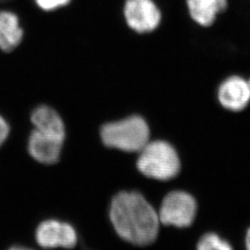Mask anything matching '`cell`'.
<instances>
[{
	"mask_svg": "<svg viewBox=\"0 0 250 250\" xmlns=\"http://www.w3.org/2000/svg\"><path fill=\"white\" fill-rule=\"evenodd\" d=\"M191 18L201 26L214 23L217 16L228 7V0H187Z\"/></svg>",
	"mask_w": 250,
	"mask_h": 250,
	"instance_id": "9c48e42d",
	"label": "cell"
},
{
	"mask_svg": "<svg viewBox=\"0 0 250 250\" xmlns=\"http://www.w3.org/2000/svg\"><path fill=\"white\" fill-rule=\"evenodd\" d=\"M125 16L128 25L138 33L151 32L161 21V12L152 0H127Z\"/></svg>",
	"mask_w": 250,
	"mask_h": 250,
	"instance_id": "8992f818",
	"label": "cell"
},
{
	"mask_svg": "<svg viewBox=\"0 0 250 250\" xmlns=\"http://www.w3.org/2000/svg\"><path fill=\"white\" fill-rule=\"evenodd\" d=\"M139 171L148 178L169 181L176 177L181 170V161L174 147L165 141L148 142L139 152Z\"/></svg>",
	"mask_w": 250,
	"mask_h": 250,
	"instance_id": "3957f363",
	"label": "cell"
},
{
	"mask_svg": "<svg viewBox=\"0 0 250 250\" xmlns=\"http://www.w3.org/2000/svg\"><path fill=\"white\" fill-rule=\"evenodd\" d=\"M197 250H234L232 244L217 232H206L197 242Z\"/></svg>",
	"mask_w": 250,
	"mask_h": 250,
	"instance_id": "7c38bea8",
	"label": "cell"
},
{
	"mask_svg": "<svg viewBox=\"0 0 250 250\" xmlns=\"http://www.w3.org/2000/svg\"><path fill=\"white\" fill-rule=\"evenodd\" d=\"M9 134V126L5 119L0 116V146L6 141Z\"/></svg>",
	"mask_w": 250,
	"mask_h": 250,
	"instance_id": "5bb4252c",
	"label": "cell"
},
{
	"mask_svg": "<svg viewBox=\"0 0 250 250\" xmlns=\"http://www.w3.org/2000/svg\"><path fill=\"white\" fill-rule=\"evenodd\" d=\"M37 244L44 249H72L77 244V233L71 224L58 220H46L36 232Z\"/></svg>",
	"mask_w": 250,
	"mask_h": 250,
	"instance_id": "5b68a950",
	"label": "cell"
},
{
	"mask_svg": "<svg viewBox=\"0 0 250 250\" xmlns=\"http://www.w3.org/2000/svg\"><path fill=\"white\" fill-rule=\"evenodd\" d=\"M31 120L37 131L64 140L65 125L62 117L52 107L47 106L36 107L32 113Z\"/></svg>",
	"mask_w": 250,
	"mask_h": 250,
	"instance_id": "30bf717a",
	"label": "cell"
},
{
	"mask_svg": "<svg viewBox=\"0 0 250 250\" xmlns=\"http://www.w3.org/2000/svg\"><path fill=\"white\" fill-rule=\"evenodd\" d=\"M217 98L224 109L240 112L250 103V90L248 80L239 75H231L224 79L217 91Z\"/></svg>",
	"mask_w": 250,
	"mask_h": 250,
	"instance_id": "52a82bcc",
	"label": "cell"
},
{
	"mask_svg": "<svg viewBox=\"0 0 250 250\" xmlns=\"http://www.w3.org/2000/svg\"><path fill=\"white\" fill-rule=\"evenodd\" d=\"M248 84H249V87H250V78L249 79V80H248Z\"/></svg>",
	"mask_w": 250,
	"mask_h": 250,
	"instance_id": "e0dca14e",
	"label": "cell"
},
{
	"mask_svg": "<svg viewBox=\"0 0 250 250\" xmlns=\"http://www.w3.org/2000/svg\"><path fill=\"white\" fill-rule=\"evenodd\" d=\"M36 2L41 9L52 10L67 5L70 0H36Z\"/></svg>",
	"mask_w": 250,
	"mask_h": 250,
	"instance_id": "4fadbf2b",
	"label": "cell"
},
{
	"mask_svg": "<svg viewBox=\"0 0 250 250\" xmlns=\"http://www.w3.org/2000/svg\"><path fill=\"white\" fill-rule=\"evenodd\" d=\"M197 203L186 191H172L166 195L158 212L161 224L177 228H188L196 220Z\"/></svg>",
	"mask_w": 250,
	"mask_h": 250,
	"instance_id": "277c9868",
	"label": "cell"
},
{
	"mask_svg": "<svg viewBox=\"0 0 250 250\" xmlns=\"http://www.w3.org/2000/svg\"><path fill=\"white\" fill-rule=\"evenodd\" d=\"M244 243H245V250H250V226L248 228L246 234H245Z\"/></svg>",
	"mask_w": 250,
	"mask_h": 250,
	"instance_id": "9a60e30c",
	"label": "cell"
},
{
	"mask_svg": "<svg viewBox=\"0 0 250 250\" xmlns=\"http://www.w3.org/2000/svg\"><path fill=\"white\" fill-rule=\"evenodd\" d=\"M23 37L19 18L10 11H0V50L10 52L15 49Z\"/></svg>",
	"mask_w": 250,
	"mask_h": 250,
	"instance_id": "8fae6325",
	"label": "cell"
},
{
	"mask_svg": "<svg viewBox=\"0 0 250 250\" xmlns=\"http://www.w3.org/2000/svg\"><path fill=\"white\" fill-rule=\"evenodd\" d=\"M9 250H33L31 249H28V248H24V247H20V246H15V247H12L10 248Z\"/></svg>",
	"mask_w": 250,
	"mask_h": 250,
	"instance_id": "2e32d148",
	"label": "cell"
},
{
	"mask_svg": "<svg viewBox=\"0 0 250 250\" xmlns=\"http://www.w3.org/2000/svg\"><path fill=\"white\" fill-rule=\"evenodd\" d=\"M102 142L111 148L139 153L149 142V128L142 117L131 116L101 128Z\"/></svg>",
	"mask_w": 250,
	"mask_h": 250,
	"instance_id": "7a4b0ae2",
	"label": "cell"
},
{
	"mask_svg": "<svg viewBox=\"0 0 250 250\" xmlns=\"http://www.w3.org/2000/svg\"><path fill=\"white\" fill-rule=\"evenodd\" d=\"M109 219L118 235L133 245H150L159 234L158 211L138 192L117 194L110 204Z\"/></svg>",
	"mask_w": 250,
	"mask_h": 250,
	"instance_id": "6da1fadb",
	"label": "cell"
},
{
	"mask_svg": "<svg viewBox=\"0 0 250 250\" xmlns=\"http://www.w3.org/2000/svg\"><path fill=\"white\" fill-rule=\"evenodd\" d=\"M63 141L35 129L28 140V151L40 163L54 164L60 160Z\"/></svg>",
	"mask_w": 250,
	"mask_h": 250,
	"instance_id": "ba28073f",
	"label": "cell"
}]
</instances>
